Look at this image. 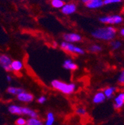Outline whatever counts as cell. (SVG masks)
Listing matches in <instances>:
<instances>
[{
  "label": "cell",
  "mask_w": 124,
  "mask_h": 125,
  "mask_svg": "<svg viewBox=\"0 0 124 125\" xmlns=\"http://www.w3.org/2000/svg\"><path fill=\"white\" fill-rule=\"evenodd\" d=\"M117 30L112 26L98 28L92 32L93 37L103 41H112L115 37Z\"/></svg>",
  "instance_id": "6da1fadb"
},
{
  "label": "cell",
  "mask_w": 124,
  "mask_h": 125,
  "mask_svg": "<svg viewBox=\"0 0 124 125\" xmlns=\"http://www.w3.org/2000/svg\"><path fill=\"white\" fill-rule=\"evenodd\" d=\"M51 85L54 89L65 95H70L73 94L76 89V85L73 83H68L58 80H52L51 82Z\"/></svg>",
  "instance_id": "7a4b0ae2"
},
{
  "label": "cell",
  "mask_w": 124,
  "mask_h": 125,
  "mask_svg": "<svg viewBox=\"0 0 124 125\" xmlns=\"http://www.w3.org/2000/svg\"><path fill=\"white\" fill-rule=\"evenodd\" d=\"M60 48L66 52H68L70 54H79L83 55L85 53V51L78 46H76L72 43L67 42L66 41L61 42L60 43Z\"/></svg>",
  "instance_id": "3957f363"
},
{
  "label": "cell",
  "mask_w": 124,
  "mask_h": 125,
  "mask_svg": "<svg viewBox=\"0 0 124 125\" xmlns=\"http://www.w3.org/2000/svg\"><path fill=\"white\" fill-rule=\"evenodd\" d=\"M99 21L102 23L108 24H119L123 21V18L119 15L106 16L99 18Z\"/></svg>",
  "instance_id": "277c9868"
},
{
  "label": "cell",
  "mask_w": 124,
  "mask_h": 125,
  "mask_svg": "<svg viewBox=\"0 0 124 125\" xmlns=\"http://www.w3.org/2000/svg\"><path fill=\"white\" fill-rule=\"evenodd\" d=\"M12 61L8 55L6 54H0V65L6 72L12 71L11 63Z\"/></svg>",
  "instance_id": "5b68a950"
},
{
  "label": "cell",
  "mask_w": 124,
  "mask_h": 125,
  "mask_svg": "<svg viewBox=\"0 0 124 125\" xmlns=\"http://www.w3.org/2000/svg\"><path fill=\"white\" fill-rule=\"evenodd\" d=\"M63 38L65 41L67 42L73 43L81 41L82 37L79 34L76 33H66L63 35Z\"/></svg>",
  "instance_id": "8992f818"
},
{
  "label": "cell",
  "mask_w": 124,
  "mask_h": 125,
  "mask_svg": "<svg viewBox=\"0 0 124 125\" xmlns=\"http://www.w3.org/2000/svg\"><path fill=\"white\" fill-rule=\"evenodd\" d=\"M89 9H96L103 6V0H81Z\"/></svg>",
  "instance_id": "52a82bcc"
},
{
  "label": "cell",
  "mask_w": 124,
  "mask_h": 125,
  "mask_svg": "<svg viewBox=\"0 0 124 125\" xmlns=\"http://www.w3.org/2000/svg\"><path fill=\"white\" fill-rule=\"evenodd\" d=\"M76 5L73 3H69L65 4L61 8V11L65 15H70L73 14L76 11Z\"/></svg>",
  "instance_id": "ba28073f"
},
{
  "label": "cell",
  "mask_w": 124,
  "mask_h": 125,
  "mask_svg": "<svg viewBox=\"0 0 124 125\" xmlns=\"http://www.w3.org/2000/svg\"><path fill=\"white\" fill-rule=\"evenodd\" d=\"M17 98L19 102L24 103H30L34 100V97L31 94L24 91L17 95Z\"/></svg>",
  "instance_id": "9c48e42d"
},
{
  "label": "cell",
  "mask_w": 124,
  "mask_h": 125,
  "mask_svg": "<svg viewBox=\"0 0 124 125\" xmlns=\"http://www.w3.org/2000/svg\"><path fill=\"white\" fill-rule=\"evenodd\" d=\"M124 105V96L122 93L119 94L114 99V108L116 110L121 109Z\"/></svg>",
  "instance_id": "30bf717a"
},
{
  "label": "cell",
  "mask_w": 124,
  "mask_h": 125,
  "mask_svg": "<svg viewBox=\"0 0 124 125\" xmlns=\"http://www.w3.org/2000/svg\"><path fill=\"white\" fill-rule=\"evenodd\" d=\"M63 67L66 70H71V71H73L78 69V65L71 59L65 60L63 63Z\"/></svg>",
  "instance_id": "8fae6325"
},
{
  "label": "cell",
  "mask_w": 124,
  "mask_h": 125,
  "mask_svg": "<svg viewBox=\"0 0 124 125\" xmlns=\"http://www.w3.org/2000/svg\"><path fill=\"white\" fill-rule=\"evenodd\" d=\"M8 111L10 113L16 115H22V106L11 104L8 107Z\"/></svg>",
  "instance_id": "7c38bea8"
},
{
  "label": "cell",
  "mask_w": 124,
  "mask_h": 125,
  "mask_svg": "<svg viewBox=\"0 0 124 125\" xmlns=\"http://www.w3.org/2000/svg\"><path fill=\"white\" fill-rule=\"evenodd\" d=\"M105 95L103 92H99L94 95L93 98V102L95 104H100L102 103L105 101Z\"/></svg>",
  "instance_id": "4fadbf2b"
},
{
  "label": "cell",
  "mask_w": 124,
  "mask_h": 125,
  "mask_svg": "<svg viewBox=\"0 0 124 125\" xmlns=\"http://www.w3.org/2000/svg\"><path fill=\"white\" fill-rule=\"evenodd\" d=\"M22 115L28 116L30 118H38V113L35 110L26 106H22Z\"/></svg>",
  "instance_id": "5bb4252c"
},
{
  "label": "cell",
  "mask_w": 124,
  "mask_h": 125,
  "mask_svg": "<svg viewBox=\"0 0 124 125\" xmlns=\"http://www.w3.org/2000/svg\"><path fill=\"white\" fill-rule=\"evenodd\" d=\"M22 68H23V63L22 61L16 60V61H13L12 62V63H11L12 71L18 72L22 70Z\"/></svg>",
  "instance_id": "9a60e30c"
},
{
  "label": "cell",
  "mask_w": 124,
  "mask_h": 125,
  "mask_svg": "<svg viewBox=\"0 0 124 125\" xmlns=\"http://www.w3.org/2000/svg\"><path fill=\"white\" fill-rule=\"evenodd\" d=\"M24 90L22 89V88L15 87H10L7 89V92H8V94L12 95H16V96L18 94L24 92Z\"/></svg>",
  "instance_id": "2e32d148"
},
{
  "label": "cell",
  "mask_w": 124,
  "mask_h": 125,
  "mask_svg": "<svg viewBox=\"0 0 124 125\" xmlns=\"http://www.w3.org/2000/svg\"><path fill=\"white\" fill-rule=\"evenodd\" d=\"M26 125H44V123L38 118H29L26 120Z\"/></svg>",
  "instance_id": "e0dca14e"
},
{
  "label": "cell",
  "mask_w": 124,
  "mask_h": 125,
  "mask_svg": "<svg viewBox=\"0 0 124 125\" xmlns=\"http://www.w3.org/2000/svg\"><path fill=\"white\" fill-rule=\"evenodd\" d=\"M116 90V88L114 87H107L105 89H104L103 93L105 95V97L107 98H111L113 97L114 94Z\"/></svg>",
  "instance_id": "ac0fdd59"
},
{
  "label": "cell",
  "mask_w": 124,
  "mask_h": 125,
  "mask_svg": "<svg viewBox=\"0 0 124 125\" xmlns=\"http://www.w3.org/2000/svg\"><path fill=\"white\" fill-rule=\"evenodd\" d=\"M55 120V115L53 112H48L46 116L45 125H53Z\"/></svg>",
  "instance_id": "d6986e66"
},
{
  "label": "cell",
  "mask_w": 124,
  "mask_h": 125,
  "mask_svg": "<svg viewBox=\"0 0 124 125\" xmlns=\"http://www.w3.org/2000/svg\"><path fill=\"white\" fill-rule=\"evenodd\" d=\"M51 4L55 8H61L65 4V3L60 0H52Z\"/></svg>",
  "instance_id": "ffe728a7"
},
{
  "label": "cell",
  "mask_w": 124,
  "mask_h": 125,
  "mask_svg": "<svg viewBox=\"0 0 124 125\" xmlns=\"http://www.w3.org/2000/svg\"><path fill=\"white\" fill-rule=\"evenodd\" d=\"M89 51L93 53H97L102 51V47L98 44H93L89 47Z\"/></svg>",
  "instance_id": "44dd1931"
},
{
  "label": "cell",
  "mask_w": 124,
  "mask_h": 125,
  "mask_svg": "<svg viewBox=\"0 0 124 125\" xmlns=\"http://www.w3.org/2000/svg\"><path fill=\"white\" fill-rule=\"evenodd\" d=\"M76 113L79 116H85L87 114V111L83 107H79L76 110Z\"/></svg>",
  "instance_id": "7402d4cb"
},
{
  "label": "cell",
  "mask_w": 124,
  "mask_h": 125,
  "mask_svg": "<svg viewBox=\"0 0 124 125\" xmlns=\"http://www.w3.org/2000/svg\"><path fill=\"white\" fill-rule=\"evenodd\" d=\"M111 45L113 49H118L121 47L122 43L121 42L119 41H115L111 42Z\"/></svg>",
  "instance_id": "603a6c76"
},
{
  "label": "cell",
  "mask_w": 124,
  "mask_h": 125,
  "mask_svg": "<svg viewBox=\"0 0 124 125\" xmlns=\"http://www.w3.org/2000/svg\"><path fill=\"white\" fill-rule=\"evenodd\" d=\"M16 125H26V120L23 118H19L16 121Z\"/></svg>",
  "instance_id": "cb8c5ba5"
},
{
  "label": "cell",
  "mask_w": 124,
  "mask_h": 125,
  "mask_svg": "<svg viewBox=\"0 0 124 125\" xmlns=\"http://www.w3.org/2000/svg\"><path fill=\"white\" fill-rule=\"evenodd\" d=\"M118 82H119V83L124 85V70H122L120 72V75L118 77Z\"/></svg>",
  "instance_id": "d4e9b609"
},
{
  "label": "cell",
  "mask_w": 124,
  "mask_h": 125,
  "mask_svg": "<svg viewBox=\"0 0 124 125\" xmlns=\"http://www.w3.org/2000/svg\"><path fill=\"white\" fill-rule=\"evenodd\" d=\"M122 1V0H104V4H110L112 3H119Z\"/></svg>",
  "instance_id": "484cf974"
},
{
  "label": "cell",
  "mask_w": 124,
  "mask_h": 125,
  "mask_svg": "<svg viewBox=\"0 0 124 125\" xmlns=\"http://www.w3.org/2000/svg\"><path fill=\"white\" fill-rule=\"evenodd\" d=\"M47 101V98L45 96H40V97H38V98L37 99V102L40 104H44L45 102Z\"/></svg>",
  "instance_id": "4316f807"
},
{
  "label": "cell",
  "mask_w": 124,
  "mask_h": 125,
  "mask_svg": "<svg viewBox=\"0 0 124 125\" xmlns=\"http://www.w3.org/2000/svg\"><path fill=\"white\" fill-rule=\"evenodd\" d=\"M6 80L8 82H11V80H12V77L10 75H8L6 77Z\"/></svg>",
  "instance_id": "83f0119b"
},
{
  "label": "cell",
  "mask_w": 124,
  "mask_h": 125,
  "mask_svg": "<svg viewBox=\"0 0 124 125\" xmlns=\"http://www.w3.org/2000/svg\"><path fill=\"white\" fill-rule=\"evenodd\" d=\"M120 34L122 35V36H124V29H122L121 30H120Z\"/></svg>",
  "instance_id": "f1b7e54d"
},
{
  "label": "cell",
  "mask_w": 124,
  "mask_h": 125,
  "mask_svg": "<svg viewBox=\"0 0 124 125\" xmlns=\"http://www.w3.org/2000/svg\"><path fill=\"white\" fill-rule=\"evenodd\" d=\"M60 1H63V2H64L65 1H67V0H60Z\"/></svg>",
  "instance_id": "f546056e"
},
{
  "label": "cell",
  "mask_w": 124,
  "mask_h": 125,
  "mask_svg": "<svg viewBox=\"0 0 124 125\" xmlns=\"http://www.w3.org/2000/svg\"><path fill=\"white\" fill-rule=\"evenodd\" d=\"M123 95H124V93H123Z\"/></svg>",
  "instance_id": "4dcf8cb0"
}]
</instances>
